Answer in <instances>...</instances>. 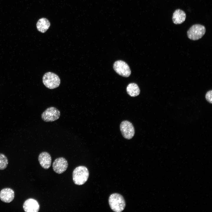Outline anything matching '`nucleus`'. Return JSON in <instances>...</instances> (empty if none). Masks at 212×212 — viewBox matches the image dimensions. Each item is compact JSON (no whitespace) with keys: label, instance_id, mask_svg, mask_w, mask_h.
<instances>
[{"label":"nucleus","instance_id":"obj_1","mask_svg":"<svg viewBox=\"0 0 212 212\" xmlns=\"http://www.w3.org/2000/svg\"><path fill=\"white\" fill-rule=\"evenodd\" d=\"M87 168L84 166L77 167L72 173V179L74 183L78 185L84 184L87 180L89 176Z\"/></svg>","mask_w":212,"mask_h":212},{"label":"nucleus","instance_id":"obj_3","mask_svg":"<svg viewBox=\"0 0 212 212\" xmlns=\"http://www.w3.org/2000/svg\"><path fill=\"white\" fill-rule=\"evenodd\" d=\"M42 81L45 86L50 89L57 88L60 83V80L59 76L50 72L44 74L42 78Z\"/></svg>","mask_w":212,"mask_h":212},{"label":"nucleus","instance_id":"obj_14","mask_svg":"<svg viewBox=\"0 0 212 212\" xmlns=\"http://www.w3.org/2000/svg\"><path fill=\"white\" fill-rule=\"evenodd\" d=\"M126 91L128 94L132 97L138 96L140 92V90L138 85L134 83L128 84L126 88Z\"/></svg>","mask_w":212,"mask_h":212},{"label":"nucleus","instance_id":"obj_8","mask_svg":"<svg viewBox=\"0 0 212 212\" xmlns=\"http://www.w3.org/2000/svg\"><path fill=\"white\" fill-rule=\"evenodd\" d=\"M68 167L67 160L63 157L56 158L52 164L54 171L57 173L60 174L65 172Z\"/></svg>","mask_w":212,"mask_h":212},{"label":"nucleus","instance_id":"obj_15","mask_svg":"<svg viewBox=\"0 0 212 212\" xmlns=\"http://www.w3.org/2000/svg\"><path fill=\"white\" fill-rule=\"evenodd\" d=\"M8 164V159L3 154L0 153V170H3L7 167Z\"/></svg>","mask_w":212,"mask_h":212},{"label":"nucleus","instance_id":"obj_5","mask_svg":"<svg viewBox=\"0 0 212 212\" xmlns=\"http://www.w3.org/2000/svg\"><path fill=\"white\" fill-rule=\"evenodd\" d=\"M60 112L56 108L51 107L47 108L42 114L41 118L44 122H52L58 120Z\"/></svg>","mask_w":212,"mask_h":212},{"label":"nucleus","instance_id":"obj_13","mask_svg":"<svg viewBox=\"0 0 212 212\" xmlns=\"http://www.w3.org/2000/svg\"><path fill=\"white\" fill-rule=\"evenodd\" d=\"M50 25V23L47 19L42 18L38 21L37 24V27L38 31L44 33L49 28Z\"/></svg>","mask_w":212,"mask_h":212},{"label":"nucleus","instance_id":"obj_16","mask_svg":"<svg viewBox=\"0 0 212 212\" xmlns=\"http://www.w3.org/2000/svg\"><path fill=\"white\" fill-rule=\"evenodd\" d=\"M212 90H210L207 92L206 95V98L207 100L209 102L212 103Z\"/></svg>","mask_w":212,"mask_h":212},{"label":"nucleus","instance_id":"obj_12","mask_svg":"<svg viewBox=\"0 0 212 212\" xmlns=\"http://www.w3.org/2000/svg\"><path fill=\"white\" fill-rule=\"evenodd\" d=\"M186 18V14L183 10L180 9H176L173 12L172 16V21L176 24L183 23Z\"/></svg>","mask_w":212,"mask_h":212},{"label":"nucleus","instance_id":"obj_7","mask_svg":"<svg viewBox=\"0 0 212 212\" xmlns=\"http://www.w3.org/2000/svg\"><path fill=\"white\" fill-rule=\"evenodd\" d=\"M120 129L122 135L127 139H131L135 135L134 127L132 124L128 121H122L120 125Z\"/></svg>","mask_w":212,"mask_h":212},{"label":"nucleus","instance_id":"obj_2","mask_svg":"<svg viewBox=\"0 0 212 212\" xmlns=\"http://www.w3.org/2000/svg\"><path fill=\"white\" fill-rule=\"evenodd\" d=\"M109 203L112 210L115 212L122 211L125 206V201L123 197L117 193H113L110 196Z\"/></svg>","mask_w":212,"mask_h":212},{"label":"nucleus","instance_id":"obj_9","mask_svg":"<svg viewBox=\"0 0 212 212\" xmlns=\"http://www.w3.org/2000/svg\"><path fill=\"white\" fill-rule=\"evenodd\" d=\"M23 207L26 212H38L39 210L40 206L37 200L30 198L24 202Z\"/></svg>","mask_w":212,"mask_h":212},{"label":"nucleus","instance_id":"obj_11","mask_svg":"<svg viewBox=\"0 0 212 212\" xmlns=\"http://www.w3.org/2000/svg\"><path fill=\"white\" fill-rule=\"evenodd\" d=\"M38 160L40 165L43 168L47 169L50 167L52 158L48 153L46 152L41 153L39 155Z\"/></svg>","mask_w":212,"mask_h":212},{"label":"nucleus","instance_id":"obj_10","mask_svg":"<svg viewBox=\"0 0 212 212\" xmlns=\"http://www.w3.org/2000/svg\"><path fill=\"white\" fill-rule=\"evenodd\" d=\"M14 198V192L11 188H6L2 189L0 191V199L3 202L9 203Z\"/></svg>","mask_w":212,"mask_h":212},{"label":"nucleus","instance_id":"obj_4","mask_svg":"<svg viewBox=\"0 0 212 212\" xmlns=\"http://www.w3.org/2000/svg\"><path fill=\"white\" fill-rule=\"evenodd\" d=\"M206 31V28L203 25L198 24H194L187 31V36L191 40H198L203 36Z\"/></svg>","mask_w":212,"mask_h":212},{"label":"nucleus","instance_id":"obj_6","mask_svg":"<svg viewBox=\"0 0 212 212\" xmlns=\"http://www.w3.org/2000/svg\"><path fill=\"white\" fill-rule=\"evenodd\" d=\"M115 72L119 75L128 77L131 73V70L128 64L125 62L119 60L115 61L113 65Z\"/></svg>","mask_w":212,"mask_h":212}]
</instances>
